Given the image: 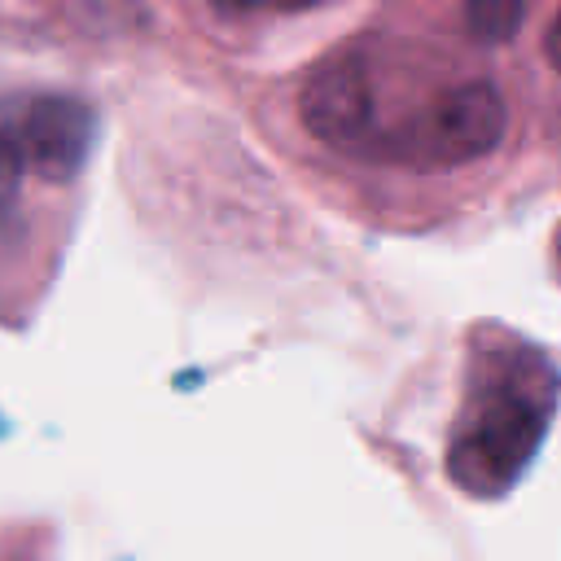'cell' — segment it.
I'll use <instances>...</instances> for the list:
<instances>
[{
    "label": "cell",
    "instance_id": "1",
    "mask_svg": "<svg viewBox=\"0 0 561 561\" xmlns=\"http://www.w3.org/2000/svg\"><path fill=\"white\" fill-rule=\"evenodd\" d=\"M307 131L342 158L390 167H465L486 158L508 123L504 96L486 79L421 83L381 35L333 48L302 83Z\"/></svg>",
    "mask_w": 561,
    "mask_h": 561
},
{
    "label": "cell",
    "instance_id": "2",
    "mask_svg": "<svg viewBox=\"0 0 561 561\" xmlns=\"http://www.w3.org/2000/svg\"><path fill=\"white\" fill-rule=\"evenodd\" d=\"M561 403V373L543 346L504 324H478L465 355V394L447 438V478L469 500L508 495L539 456Z\"/></svg>",
    "mask_w": 561,
    "mask_h": 561
},
{
    "label": "cell",
    "instance_id": "3",
    "mask_svg": "<svg viewBox=\"0 0 561 561\" xmlns=\"http://www.w3.org/2000/svg\"><path fill=\"white\" fill-rule=\"evenodd\" d=\"M530 0H465V31L478 44H508L526 22Z\"/></svg>",
    "mask_w": 561,
    "mask_h": 561
},
{
    "label": "cell",
    "instance_id": "4",
    "mask_svg": "<svg viewBox=\"0 0 561 561\" xmlns=\"http://www.w3.org/2000/svg\"><path fill=\"white\" fill-rule=\"evenodd\" d=\"M219 13H237V18H250V13H302V9H316L324 0H210Z\"/></svg>",
    "mask_w": 561,
    "mask_h": 561
},
{
    "label": "cell",
    "instance_id": "5",
    "mask_svg": "<svg viewBox=\"0 0 561 561\" xmlns=\"http://www.w3.org/2000/svg\"><path fill=\"white\" fill-rule=\"evenodd\" d=\"M543 53H548V61L561 70V4H557V18L548 22V35H543Z\"/></svg>",
    "mask_w": 561,
    "mask_h": 561
},
{
    "label": "cell",
    "instance_id": "6",
    "mask_svg": "<svg viewBox=\"0 0 561 561\" xmlns=\"http://www.w3.org/2000/svg\"><path fill=\"white\" fill-rule=\"evenodd\" d=\"M552 250H557V267H561V228H557V245Z\"/></svg>",
    "mask_w": 561,
    "mask_h": 561
}]
</instances>
